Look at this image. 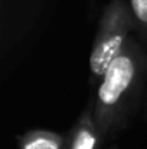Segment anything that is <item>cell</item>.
I'll use <instances>...</instances> for the list:
<instances>
[{
	"mask_svg": "<svg viewBox=\"0 0 147 149\" xmlns=\"http://www.w3.org/2000/svg\"><path fill=\"white\" fill-rule=\"evenodd\" d=\"M130 28H132V17L128 10L119 0H114L106 9L101 19L99 31L95 35V42L92 47L90 70L94 76L97 78L104 76L112 59L126 45V35Z\"/></svg>",
	"mask_w": 147,
	"mask_h": 149,
	"instance_id": "cell-2",
	"label": "cell"
},
{
	"mask_svg": "<svg viewBox=\"0 0 147 149\" xmlns=\"http://www.w3.org/2000/svg\"><path fill=\"white\" fill-rule=\"evenodd\" d=\"M139 54L133 43H126L123 50L112 59L97 88L94 120L104 137L114 132L125 120L128 109V97L139 76Z\"/></svg>",
	"mask_w": 147,
	"mask_h": 149,
	"instance_id": "cell-1",
	"label": "cell"
},
{
	"mask_svg": "<svg viewBox=\"0 0 147 149\" xmlns=\"http://www.w3.org/2000/svg\"><path fill=\"white\" fill-rule=\"evenodd\" d=\"M102 135L97 128L94 114L90 109L83 113L66 137L64 149H97Z\"/></svg>",
	"mask_w": 147,
	"mask_h": 149,
	"instance_id": "cell-3",
	"label": "cell"
},
{
	"mask_svg": "<svg viewBox=\"0 0 147 149\" xmlns=\"http://www.w3.org/2000/svg\"><path fill=\"white\" fill-rule=\"evenodd\" d=\"M19 149H64L66 137L52 130H28L17 139Z\"/></svg>",
	"mask_w": 147,
	"mask_h": 149,
	"instance_id": "cell-4",
	"label": "cell"
},
{
	"mask_svg": "<svg viewBox=\"0 0 147 149\" xmlns=\"http://www.w3.org/2000/svg\"><path fill=\"white\" fill-rule=\"evenodd\" d=\"M130 5L135 19L142 24H147V0H130Z\"/></svg>",
	"mask_w": 147,
	"mask_h": 149,
	"instance_id": "cell-5",
	"label": "cell"
}]
</instances>
